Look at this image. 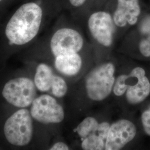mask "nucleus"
Returning <instances> with one entry per match:
<instances>
[{"instance_id":"f257e3e1","label":"nucleus","mask_w":150,"mask_h":150,"mask_svg":"<svg viewBox=\"0 0 150 150\" xmlns=\"http://www.w3.org/2000/svg\"><path fill=\"white\" fill-rule=\"evenodd\" d=\"M42 10L34 2L21 6L7 24L5 34L11 43L23 45L31 41L39 31Z\"/></svg>"},{"instance_id":"f03ea898","label":"nucleus","mask_w":150,"mask_h":150,"mask_svg":"<svg viewBox=\"0 0 150 150\" xmlns=\"http://www.w3.org/2000/svg\"><path fill=\"white\" fill-rule=\"evenodd\" d=\"M31 112L21 108L8 118L4 127V134L7 141L17 146H25L31 141L33 124Z\"/></svg>"},{"instance_id":"7ed1b4c3","label":"nucleus","mask_w":150,"mask_h":150,"mask_svg":"<svg viewBox=\"0 0 150 150\" xmlns=\"http://www.w3.org/2000/svg\"><path fill=\"white\" fill-rule=\"evenodd\" d=\"M115 69L112 63H106L91 71L87 77L86 88L91 100L100 101L111 93L115 84Z\"/></svg>"},{"instance_id":"20e7f679","label":"nucleus","mask_w":150,"mask_h":150,"mask_svg":"<svg viewBox=\"0 0 150 150\" xmlns=\"http://www.w3.org/2000/svg\"><path fill=\"white\" fill-rule=\"evenodd\" d=\"M35 82L29 78L18 77L8 81L4 87L2 95L12 105L25 108L32 104L36 95Z\"/></svg>"},{"instance_id":"39448f33","label":"nucleus","mask_w":150,"mask_h":150,"mask_svg":"<svg viewBox=\"0 0 150 150\" xmlns=\"http://www.w3.org/2000/svg\"><path fill=\"white\" fill-rule=\"evenodd\" d=\"M30 112L33 118L43 124L59 123L64 117L62 107L48 95L36 98L31 104Z\"/></svg>"},{"instance_id":"423d86ee","label":"nucleus","mask_w":150,"mask_h":150,"mask_svg":"<svg viewBox=\"0 0 150 150\" xmlns=\"http://www.w3.org/2000/svg\"><path fill=\"white\" fill-rule=\"evenodd\" d=\"M83 45L80 34L74 29L64 28L54 33L51 40V49L55 57L79 52Z\"/></svg>"},{"instance_id":"0eeeda50","label":"nucleus","mask_w":150,"mask_h":150,"mask_svg":"<svg viewBox=\"0 0 150 150\" xmlns=\"http://www.w3.org/2000/svg\"><path fill=\"white\" fill-rule=\"evenodd\" d=\"M115 23L111 15L105 11H98L91 15L88 26L91 35L98 43L110 46L113 41Z\"/></svg>"},{"instance_id":"6e6552de","label":"nucleus","mask_w":150,"mask_h":150,"mask_svg":"<svg viewBox=\"0 0 150 150\" xmlns=\"http://www.w3.org/2000/svg\"><path fill=\"white\" fill-rule=\"evenodd\" d=\"M137 129L129 120H121L110 126L107 134L105 150H121L134 139Z\"/></svg>"},{"instance_id":"1a4fd4ad","label":"nucleus","mask_w":150,"mask_h":150,"mask_svg":"<svg viewBox=\"0 0 150 150\" xmlns=\"http://www.w3.org/2000/svg\"><path fill=\"white\" fill-rule=\"evenodd\" d=\"M141 15L139 0H117L113 19L118 27H125L127 24L133 26L137 23Z\"/></svg>"},{"instance_id":"9d476101","label":"nucleus","mask_w":150,"mask_h":150,"mask_svg":"<svg viewBox=\"0 0 150 150\" xmlns=\"http://www.w3.org/2000/svg\"><path fill=\"white\" fill-rule=\"evenodd\" d=\"M145 71L142 67H137L131 72L137 79L134 85H129L126 91V98L131 104H137L142 102L150 93V82L145 76Z\"/></svg>"},{"instance_id":"9b49d317","label":"nucleus","mask_w":150,"mask_h":150,"mask_svg":"<svg viewBox=\"0 0 150 150\" xmlns=\"http://www.w3.org/2000/svg\"><path fill=\"white\" fill-rule=\"evenodd\" d=\"M110 125L106 122L98 123L96 120L92 117L84 119L76 129L82 139L92 134H98L106 140Z\"/></svg>"},{"instance_id":"f8f14e48","label":"nucleus","mask_w":150,"mask_h":150,"mask_svg":"<svg viewBox=\"0 0 150 150\" xmlns=\"http://www.w3.org/2000/svg\"><path fill=\"white\" fill-rule=\"evenodd\" d=\"M82 59L77 53L66 54L56 57L54 65L61 73L67 76L76 75L82 66Z\"/></svg>"},{"instance_id":"ddd939ff","label":"nucleus","mask_w":150,"mask_h":150,"mask_svg":"<svg viewBox=\"0 0 150 150\" xmlns=\"http://www.w3.org/2000/svg\"><path fill=\"white\" fill-rule=\"evenodd\" d=\"M52 70L48 65L41 64L37 67L35 75L34 82L39 91L47 92L51 89L54 81Z\"/></svg>"},{"instance_id":"4468645a","label":"nucleus","mask_w":150,"mask_h":150,"mask_svg":"<svg viewBox=\"0 0 150 150\" xmlns=\"http://www.w3.org/2000/svg\"><path fill=\"white\" fill-rule=\"evenodd\" d=\"M106 141L98 134H92L83 139L81 146L83 150H103L105 149Z\"/></svg>"},{"instance_id":"2eb2a0df","label":"nucleus","mask_w":150,"mask_h":150,"mask_svg":"<svg viewBox=\"0 0 150 150\" xmlns=\"http://www.w3.org/2000/svg\"><path fill=\"white\" fill-rule=\"evenodd\" d=\"M52 93L56 97L61 98L64 96L67 91V85L65 81L59 76L54 75L51 87Z\"/></svg>"},{"instance_id":"dca6fc26","label":"nucleus","mask_w":150,"mask_h":150,"mask_svg":"<svg viewBox=\"0 0 150 150\" xmlns=\"http://www.w3.org/2000/svg\"><path fill=\"white\" fill-rule=\"evenodd\" d=\"M129 77V75H121L118 77L113 86V92L115 95L121 96L126 92L129 87L127 81Z\"/></svg>"},{"instance_id":"f3484780","label":"nucleus","mask_w":150,"mask_h":150,"mask_svg":"<svg viewBox=\"0 0 150 150\" xmlns=\"http://www.w3.org/2000/svg\"><path fill=\"white\" fill-rule=\"evenodd\" d=\"M139 30L144 38L150 40V13L146 14L141 19L139 23Z\"/></svg>"},{"instance_id":"a211bd4d","label":"nucleus","mask_w":150,"mask_h":150,"mask_svg":"<svg viewBox=\"0 0 150 150\" xmlns=\"http://www.w3.org/2000/svg\"><path fill=\"white\" fill-rule=\"evenodd\" d=\"M139 50L144 56L150 57V40L144 38L141 40L139 43Z\"/></svg>"},{"instance_id":"6ab92c4d","label":"nucleus","mask_w":150,"mask_h":150,"mask_svg":"<svg viewBox=\"0 0 150 150\" xmlns=\"http://www.w3.org/2000/svg\"><path fill=\"white\" fill-rule=\"evenodd\" d=\"M141 120L145 132L150 136V110H146L142 113Z\"/></svg>"},{"instance_id":"aec40b11","label":"nucleus","mask_w":150,"mask_h":150,"mask_svg":"<svg viewBox=\"0 0 150 150\" xmlns=\"http://www.w3.org/2000/svg\"><path fill=\"white\" fill-rule=\"evenodd\" d=\"M51 150H69V147L66 144L62 142H57L54 144L50 149Z\"/></svg>"},{"instance_id":"412c9836","label":"nucleus","mask_w":150,"mask_h":150,"mask_svg":"<svg viewBox=\"0 0 150 150\" xmlns=\"http://www.w3.org/2000/svg\"><path fill=\"white\" fill-rule=\"evenodd\" d=\"M86 0H70L71 4L75 7H80L82 5Z\"/></svg>"},{"instance_id":"4be33fe9","label":"nucleus","mask_w":150,"mask_h":150,"mask_svg":"<svg viewBox=\"0 0 150 150\" xmlns=\"http://www.w3.org/2000/svg\"><path fill=\"white\" fill-rule=\"evenodd\" d=\"M2 1V0H0V1Z\"/></svg>"}]
</instances>
